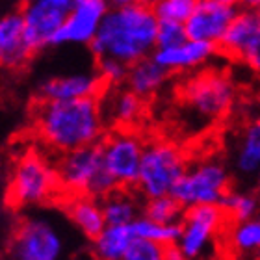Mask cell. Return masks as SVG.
<instances>
[{
    "label": "cell",
    "mask_w": 260,
    "mask_h": 260,
    "mask_svg": "<svg viewBox=\"0 0 260 260\" xmlns=\"http://www.w3.org/2000/svg\"><path fill=\"white\" fill-rule=\"evenodd\" d=\"M32 126L39 143L56 154L99 145L106 134L101 97L38 101Z\"/></svg>",
    "instance_id": "1"
},
{
    "label": "cell",
    "mask_w": 260,
    "mask_h": 260,
    "mask_svg": "<svg viewBox=\"0 0 260 260\" xmlns=\"http://www.w3.org/2000/svg\"><path fill=\"white\" fill-rule=\"evenodd\" d=\"M158 26L160 21L152 8L112 6L89 49L97 60L110 58L132 65L154 54Z\"/></svg>",
    "instance_id": "2"
},
{
    "label": "cell",
    "mask_w": 260,
    "mask_h": 260,
    "mask_svg": "<svg viewBox=\"0 0 260 260\" xmlns=\"http://www.w3.org/2000/svg\"><path fill=\"white\" fill-rule=\"evenodd\" d=\"M179 119L186 130L201 132L225 119L236 103V84L227 71L199 69L179 87Z\"/></svg>",
    "instance_id": "3"
},
{
    "label": "cell",
    "mask_w": 260,
    "mask_h": 260,
    "mask_svg": "<svg viewBox=\"0 0 260 260\" xmlns=\"http://www.w3.org/2000/svg\"><path fill=\"white\" fill-rule=\"evenodd\" d=\"M60 180L52 162L43 151L26 149L15 160L8 182V203L15 208L49 203L60 193Z\"/></svg>",
    "instance_id": "4"
},
{
    "label": "cell",
    "mask_w": 260,
    "mask_h": 260,
    "mask_svg": "<svg viewBox=\"0 0 260 260\" xmlns=\"http://www.w3.org/2000/svg\"><path fill=\"white\" fill-rule=\"evenodd\" d=\"M56 171L61 191L67 197L91 195L95 199H104L106 195L119 190L104 168L101 143L60 154L56 160Z\"/></svg>",
    "instance_id": "5"
},
{
    "label": "cell",
    "mask_w": 260,
    "mask_h": 260,
    "mask_svg": "<svg viewBox=\"0 0 260 260\" xmlns=\"http://www.w3.org/2000/svg\"><path fill=\"white\" fill-rule=\"evenodd\" d=\"M186 169H188V158L182 147L168 140L149 141L145 143L136 186L145 199L171 195L180 177L186 173Z\"/></svg>",
    "instance_id": "6"
},
{
    "label": "cell",
    "mask_w": 260,
    "mask_h": 260,
    "mask_svg": "<svg viewBox=\"0 0 260 260\" xmlns=\"http://www.w3.org/2000/svg\"><path fill=\"white\" fill-rule=\"evenodd\" d=\"M231 182L233 177L227 166L217 158H206L188 166L171 195L184 210L203 205H221L231 191Z\"/></svg>",
    "instance_id": "7"
},
{
    "label": "cell",
    "mask_w": 260,
    "mask_h": 260,
    "mask_svg": "<svg viewBox=\"0 0 260 260\" xmlns=\"http://www.w3.org/2000/svg\"><path fill=\"white\" fill-rule=\"evenodd\" d=\"M145 141L134 128H115L101 141L103 162L119 190L138 184Z\"/></svg>",
    "instance_id": "8"
},
{
    "label": "cell",
    "mask_w": 260,
    "mask_h": 260,
    "mask_svg": "<svg viewBox=\"0 0 260 260\" xmlns=\"http://www.w3.org/2000/svg\"><path fill=\"white\" fill-rule=\"evenodd\" d=\"M63 249L61 233L45 217H24L13 231L10 245L13 260H60Z\"/></svg>",
    "instance_id": "9"
},
{
    "label": "cell",
    "mask_w": 260,
    "mask_h": 260,
    "mask_svg": "<svg viewBox=\"0 0 260 260\" xmlns=\"http://www.w3.org/2000/svg\"><path fill=\"white\" fill-rule=\"evenodd\" d=\"M229 217L219 205H203L188 208L180 221L179 249L190 260L203 256L212 242L227 225Z\"/></svg>",
    "instance_id": "10"
},
{
    "label": "cell",
    "mask_w": 260,
    "mask_h": 260,
    "mask_svg": "<svg viewBox=\"0 0 260 260\" xmlns=\"http://www.w3.org/2000/svg\"><path fill=\"white\" fill-rule=\"evenodd\" d=\"M110 8H112L110 0H76L65 17L54 47L91 45Z\"/></svg>",
    "instance_id": "11"
},
{
    "label": "cell",
    "mask_w": 260,
    "mask_h": 260,
    "mask_svg": "<svg viewBox=\"0 0 260 260\" xmlns=\"http://www.w3.org/2000/svg\"><path fill=\"white\" fill-rule=\"evenodd\" d=\"M238 11L240 8H234V6H223L216 4L212 0H201L197 10L191 13V17L184 24L186 36L188 39L210 43L219 49V45Z\"/></svg>",
    "instance_id": "12"
},
{
    "label": "cell",
    "mask_w": 260,
    "mask_h": 260,
    "mask_svg": "<svg viewBox=\"0 0 260 260\" xmlns=\"http://www.w3.org/2000/svg\"><path fill=\"white\" fill-rule=\"evenodd\" d=\"M106 89L97 71H76L69 75L50 76L38 87V101H76L101 97Z\"/></svg>",
    "instance_id": "13"
},
{
    "label": "cell",
    "mask_w": 260,
    "mask_h": 260,
    "mask_svg": "<svg viewBox=\"0 0 260 260\" xmlns=\"http://www.w3.org/2000/svg\"><path fill=\"white\" fill-rule=\"evenodd\" d=\"M19 11L24 21L26 36L36 52L54 47L56 38L65 22V17L69 13L61 8L45 4V2H24Z\"/></svg>",
    "instance_id": "14"
},
{
    "label": "cell",
    "mask_w": 260,
    "mask_h": 260,
    "mask_svg": "<svg viewBox=\"0 0 260 260\" xmlns=\"http://www.w3.org/2000/svg\"><path fill=\"white\" fill-rule=\"evenodd\" d=\"M36 54L21 11H10L0 17V67L17 71L22 69Z\"/></svg>",
    "instance_id": "15"
},
{
    "label": "cell",
    "mask_w": 260,
    "mask_h": 260,
    "mask_svg": "<svg viewBox=\"0 0 260 260\" xmlns=\"http://www.w3.org/2000/svg\"><path fill=\"white\" fill-rule=\"evenodd\" d=\"M101 106L106 125L115 128H134L145 117V99L126 86L106 87L101 95Z\"/></svg>",
    "instance_id": "16"
},
{
    "label": "cell",
    "mask_w": 260,
    "mask_h": 260,
    "mask_svg": "<svg viewBox=\"0 0 260 260\" xmlns=\"http://www.w3.org/2000/svg\"><path fill=\"white\" fill-rule=\"evenodd\" d=\"M217 50L219 49L210 43L186 39L184 43L175 45V47L156 49L152 58L162 65L169 75H173V73H188V71H197L205 67L217 54Z\"/></svg>",
    "instance_id": "17"
},
{
    "label": "cell",
    "mask_w": 260,
    "mask_h": 260,
    "mask_svg": "<svg viewBox=\"0 0 260 260\" xmlns=\"http://www.w3.org/2000/svg\"><path fill=\"white\" fill-rule=\"evenodd\" d=\"M233 168L234 171L251 179L260 171V115L245 121L238 130L233 145Z\"/></svg>",
    "instance_id": "18"
},
{
    "label": "cell",
    "mask_w": 260,
    "mask_h": 260,
    "mask_svg": "<svg viewBox=\"0 0 260 260\" xmlns=\"http://www.w3.org/2000/svg\"><path fill=\"white\" fill-rule=\"evenodd\" d=\"M65 212L84 236L95 240L106 227L103 205L91 195H73L65 201Z\"/></svg>",
    "instance_id": "19"
},
{
    "label": "cell",
    "mask_w": 260,
    "mask_h": 260,
    "mask_svg": "<svg viewBox=\"0 0 260 260\" xmlns=\"http://www.w3.org/2000/svg\"><path fill=\"white\" fill-rule=\"evenodd\" d=\"M169 73L158 63L154 58H145L136 63L128 65V75H126L125 86L141 99H149L156 95L168 82Z\"/></svg>",
    "instance_id": "20"
},
{
    "label": "cell",
    "mask_w": 260,
    "mask_h": 260,
    "mask_svg": "<svg viewBox=\"0 0 260 260\" xmlns=\"http://www.w3.org/2000/svg\"><path fill=\"white\" fill-rule=\"evenodd\" d=\"M260 30V13L258 11H249V10H240L234 17V21L231 22L225 38H223L219 50L223 54L236 58L242 54V50L245 49V45L249 43L251 39L255 38V34Z\"/></svg>",
    "instance_id": "21"
},
{
    "label": "cell",
    "mask_w": 260,
    "mask_h": 260,
    "mask_svg": "<svg viewBox=\"0 0 260 260\" xmlns=\"http://www.w3.org/2000/svg\"><path fill=\"white\" fill-rule=\"evenodd\" d=\"M136 240L130 225H106L104 231L93 240V253L97 260H121Z\"/></svg>",
    "instance_id": "22"
},
{
    "label": "cell",
    "mask_w": 260,
    "mask_h": 260,
    "mask_svg": "<svg viewBox=\"0 0 260 260\" xmlns=\"http://www.w3.org/2000/svg\"><path fill=\"white\" fill-rule=\"evenodd\" d=\"M101 205L106 225H130L140 217L138 201L126 190H115L114 193L106 195Z\"/></svg>",
    "instance_id": "23"
},
{
    "label": "cell",
    "mask_w": 260,
    "mask_h": 260,
    "mask_svg": "<svg viewBox=\"0 0 260 260\" xmlns=\"http://www.w3.org/2000/svg\"><path fill=\"white\" fill-rule=\"evenodd\" d=\"M229 244L240 255H260V217L233 223L229 229Z\"/></svg>",
    "instance_id": "24"
},
{
    "label": "cell",
    "mask_w": 260,
    "mask_h": 260,
    "mask_svg": "<svg viewBox=\"0 0 260 260\" xmlns=\"http://www.w3.org/2000/svg\"><path fill=\"white\" fill-rule=\"evenodd\" d=\"M136 238L140 240H149L154 244H160L164 247L168 245H177L180 238V223H173V225H164V223H156L149 219V217L141 216L132 223Z\"/></svg>",
    "instance_id": "25"
},
{
    "label": "cell",
    "mask_w": 260,
    "mask_h": 260,
    "mask_svg": "<svg viewBox=\"0 0 260 260\" xmlns=\"http://www.w3.org/2000/svg\"><path fill=\"white\" fill-rule=\"evenodd\" d=\"M219 206L225 210L229 221L240 223L247 221L251 217H256V212L260 208V199L251 191L231 190L225 195V199L221 201Z\"/></svg>",
    "instance_id": "26"
},
{
    "label": "cell",
    "mask_w": 260,
    "mask_h": 260,
    "mask_svg": "<svg viewBox=\"0 0 260 260\" xmlns=\"http://www.w3.org/2000/svg\"><path fill=\"white\" fill-rule=\"evenodd\" d=\"M184 212L186 210L180 206V203L175 199L173 195H164V197H156V199H147L145 206H143V216L156 223H164V225L180 223Z\"/></svg>",
    "instance_id": "27"
},
{
    "label": "cell",
    "mask_w": 260,
    "mask_h": 260,
    "mask_svg": "<svg viewBox=\"0 0 260 260\" xmlns=\"http://www.w3.org/2000/svg\"><path fill=\"white\" fill-rule=\"evenodd\" d=\"M199 4L201 0H158L152 10L156 13L158 21L186 24Z\"/></svg>",
    "instance_id": "28"
},
{
    "label": "cell",
    "mask_w": 260,
    "mask_h": 260,
    "mask_svg": "<svg viewBox=\"0 0 260 260\" xmlns=\"http://www.w3.org/2000/svg\"><path fill=\"white\" fill-rule=\"evenodd\" d=\"M121 260H166V247L149 240L136 238Z\"/></svg>",
    "instance_id": "29"
},
{
    "label": "cell",
    "mask_w": 260,
    "mask_h": 260,
    "mask_svg": "<svg viewBox=\"0 0 260 260\" xmlns=\"http://www.w3.org/2000/svg\"><path fill=\"white\" fill-rule=\"evenodd\" d=\"M97 73L106 87L121 86V84H125V80H126L128 65L121 63V61H117V60L104 58V60H97Z\"/></svg>",
    "instance_id": "30"
},
{
    "label": "cell",
    "mask_w": 260,
    "mask_h": 260,
    "mask_svg": "<svg viewBox=\"0 0 260 260\" xmlns=\"http://www.w3.org/2000/svg\"><path fill=\"white\" fill-rule=\"evenodd\" d=\"M186 39H188V36H186L184 24L160 21V26H158V38H156V43H158L156 49L175 47V45L184 43Z\"/></svg>",
    "instance_id": "31"
},
{
    "label": "cell",
    "mask_w": 260,
    "mask_h": 260,
    "mask_svg": "<svg viewBox=\"0 0 260 260\" xmlns=\"http://www.w3.org/2000/svg\"><path fill=\"white\" fill-rule=\"evenodd\" d=\"M238 60L244 61L253 73L260 75V30L255 34V38L245 45V49L242 50V54L238 56Z\"/></svg>",
    "instance_id": "32"
},
{
    "label": "cell",
    "mask_w": 260,
    "mask_h": 260,
    "mask_svg": "<svg viewBox=\"0 0 260 260\" xmlns=\"http://www.w3.org/2000/svg\"><path fill=\"white\" fill-rule=\"evenodd\" d=\"M158 0H110V4L115 8H130V6H141V8H154Z\"/></svg>",
    "instance_id": "33"
},
{
    "label": "cell",
    "mask_w": 260,
    "mask_h": 260,
    "mask_svg": "<svg viewBox=\"0 0 260 260\" xmlns=\"http://www.w3.org/2000/svg\"><path fill=\"white\" fill-rule=\"evenodd\" d=\"M24 2H45V4H52L56 8H61L65 11H71L76 0H24Z\"/></svg>",
    "instance_id": "34"
},
{
    "label": "cell",
    "mask_w": 260,
    "mask_h": 260,
    "mask_svg": "<svg viewBox=\"0 0 260 260\" xmlns=\"http://www.w3.org/2000/svg\"><path fill=\"white\" fill-rule=\"evenodd\" d=\"M166 260H190L179 249V245H168L166 247Z\"/></svg>",
    "instance_id": "35"
},
{
    "label": "cell",
    "mask_w": 260,
    "mask_h": 260,
    "mask_svg": "<svg viewBox=\"0 0 260 260\" xmlns=\"http://www.w3.org/2000/svg\"><path fill=\"white\" fill-rule=\"evenodd\" d=\"M238 6L242 10L258 11L260 13V0H238Z\"/></svg>",
    "instance_id": "36"
},
{
    "label": "cell",
    "mask_w": 260,
    "mask_h": 260,
    "mask_svg": "<svg viewBox=\"0 0 260 260\" xmlns=\"http://www.w3.org/2000/svg\"><path fill=\"white\" fill-rule=\"evenodd\" d=\"M212 2H216V4H223V6H234V8H238V0H212Z\"/></svg>",
    "instance_id": "37"
},
{
    "label": "cell",
    "mask_w": 260,
    "mask_h": 260,
    "mask_svg": "<svg viewBox=\"0 0 260 260\" xmlns=\"http://www.w3.org/2000/svg\"><path fill=\"white\" fill-rule=\"evenodd\" d=\"M255 179H256V188H258V191H260V171H258V175H256Z\"/></svg>",
    "instance_id": "38"
}]
</instances>
